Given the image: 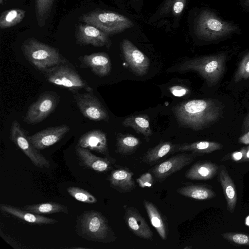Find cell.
<instances>
[{"label":"cell","mask_w":249,"mask_h":249,"mask_svg":"<svg viewBox=\"0 0 249 249\" xmlns=\"http://www.w3.org/2000/svg\"><path fill=\"white\" fill-rule=\"evenodd\" d=\"M173 112L180 126L198 131L215 123L223 111L220 103L207 99L180 103L173 107Z\"/></svg>","instance_id":"cell-1"},{"label":"cell","mask_w":249,"mask_h":249,"mask_svg":"<svg viewBox=\"0 0 249 249\" xmlns=\"http://www.w3.org/2000/svg\"><path fill=\"white\" fill-rule=\"evenodd\" d=\"M75 227L77 233L87 240L109 243L115 239L107 218L96 211H85L78 215Z\"/></svg>","instance_id":"cell-2"},{"label":"cell","mask_w":249,"mask_h":249,"mask_svg":"<svg viewBox=\"0 0 249 249\" xmlns=\"http://www.w3.org/2000/svg\"><path fill=\"white\" fill-rule=\"evenodd\" d=\"M227 55L221 53L190 59L174 68V71H193L197 72L209 86L215 85L225 71Z\"/></svg>","instance_id":"cell-3"},{"label":"cell","mask_w":249,"mask_h":249,"mask_svg":"<svg viewBox=\"0 0 249 249\" xmlns=\"http://www.w3.org/2000/svg\"><path fill=\"white\" fill-rule=\"evenodd\" d=\"M21 50L26 59L41 71L67 62L58 49L34 37L25 40Z\"/></svg>","instance_id":"cell-4"},{"label":"cell","mask_w":249,"mask_h":249,"mask_svg":"<svg viewBox=\"0 0 249 249\" xmlns=\"http://www.w3.org/2000/svg\"><path fill=\"white\" fill-rule=\"evenodd\" d=\"M79 20L97 27L108 36L121 33L133 25L132 21L124 15L99 10L83 14Z\"/></svg>","instance_id":"cell-5"},{"label":"cell","mask_w":249,"mask_h":249,"mask_svg":"<svg viewBox=\"0 0 249 249\" xmlns=\"http://www.w3.org/2000/svg\"><path fill=\"white\" fill-rule=\"evenodd\" d=\"M236 29L235 26L224 21L208 10L204 11L200 14L195 26L197 36L211 40L229 35Z\"/></svg>","instance_id":"cell-6"},{"label":"cell","mask_w":249,"mask_h":249,"mask_svg":"<svg viewBox=\"0 0 249 249\" xmlns=\"http://www.w3.org/2000/svg\"><path fill=\"white\" fill-rule=\"evenodd\" d=\"M43 72L47 81L53 85L65 87L71 91L82 89L87 92L93 90L76 71L66 64L54 66Z\"/></svg>","instance_id":"cell-7"},{"label":"cell","mask_w":249,"mask_h":249,"mask_svg":"<svg viewBox=\"0 0 249 249\" xmlns=\"http://www.w3.org/2000/svg\"><path fill=\"white\" fill-rule=\"evenodd\" d=\"M10 139L37 167L49 168L50 161L31 143L24 129L17 120H14L11 124Z\"/></svg>","instance_id":"cell-8"},{"label":"cell","mask_w":249,"mask_h":249,"mask_svg":"<svg viewBox=\"0 0 249 249\" xmlns=\"http://www.w3.org/2000/svg\"><path fill=\"white\" fill-rule=\"evenodd\" d=\"M58 101L59 96L56 93L44 92L29 107L23 121L29 124L42 122L54 111Z\"/></svg>","instance_id":"cell-9"},{"label":"cell","mask_w":249,"mask_h":249,"mask_svg":"<svg viewBox=\"0 0 249 249\" xmlns=\"http://www.w3.org/2000/svg\"><path fill=\"white\" fill-rule=\"evenodd\" d=\"M74 98L79 110L85 117L94 121H108L107 111L92 91L75 93Z\"/></svg>","instance_id":"cell-10"},{"label":"cell","mask_w":249,"mask_h":249,"mask_svg":"<svg viewBox=\"0 0 249 249\" xmlns=\"http://www.w3.org/2000/svg\"><path fill=\"white\" fill-rule=\"evenodd\" d=\"M198 155L194 153L178 154L156 164L149 171L155 178L161 182L174 173L190 164Z\"/></svg>","instance_id":"cell-11"},{"label":"cell","mask_w":249,"mask_h":249,"mask_svg":"<svg viewBox=\"0 0 249 249\" xmlns=\"http://www.w3.org/2000/svg\"><path fill=\"white\" fill-rule=\"evenodd\" d=\"M121 49L124 58L133 73L139 76L147 74L150 61L146 55L128 39L123 40Z\"/></svg>","instance_id":"cell-12"},{"label":"cell","mask_w":249,"mask_h":249,"mask_svg":"<svg viewBox=\"0 0 249 249\" xmlns=\"http://www.w3.org/2000/svg\"><path fill=\"white\" fill-rule=\"evenodd\" d=\"M75 37L76 43L80 45H91L95 47L110 46L108 35L88 23H79L76 26Z\"/></svg>","instance_id":"cell-13"},{"label":"cell","mask_w":249,"mask_h":249,"mask_svg":"<svg viewBox=\"0 0 249 249\" xmlns=\"http://www.w3.org/2000/svg\"><path fill=\"white\" fill-rule=\"evenodd\" d=\"M70 130L66 124L49 127L29 136L28 138L36 149L42 150L57 143Z\"/></svg>","instance_id":"cell-14"},{"label":"cell","mask_w":249,"mask_h":249,"mask_svg":"<svg viewBox=\"0 0 249 249\" xmlns=\"http://www.w3.org/2000/svg\"><path fill=\"white\" fill-rule=\"evenodd\" d=\"M76 154L81 165L93 171L105 172L110 169L115 160L112 158H102L93 154L89 149L78 144L75 147Z\"/></svg>","instance_id":"cell-15"},{"label":"cell","mask_w":249,"mask_h":249,"mask_svg":"<svg viewBox=\"0 0 249 249\" xmlns=\"http://www.w3.org/2000/svg\"><path fill=\"white\" fill-rule=\"evenodd\" d=\"M124 218L129 230L137 236L146 240L153 238V234L149 226L136 208H127Z\"/></svg>","instance_id":"cell-16"},{"label":"cell","mask_w":249,"mask_h":249,"mask_svg":"<svg viewBox=\"0 0 249 249\" xmlns=\"http://www.w3.org/2000/svg\"><path fill=\"white\" fill-rule=\"evenodd\" d=\"M81 66L88 68L95 75L103 77L108 75L111 70V63L108 55L104 52L86 54L80 58Z\"/></svg>","instance_id":"cell-17"},{"label":"cell","mask_w":249,"mask_h":249,"mask_svg":"<svg viewBox=\"0 0 249 249\" xmlns=\"http://www.w3.org/2000/svg\"><path fill=\"white\" fill-rule=\"evenodd\" d=\"M77 144L82 148L111 158L109 155L106 135L101 130H91L85 133L80 137Z\"/></svg>","instance_id":"cell-18"},{"label":"cell","mask_w":249,"mask_h":249,"mask_svg":"<svg viewBox=\"0 0 249 249\" xmlns=\"http://www.w3.org/2000/svg\"><path fill=\"white\" fill-rule=\"evenodd\" d=\"M2 212L26 222L34 224H53L58 221L41 215L36 214L12 205L1 204Z\"/></svg>","instance_id":"cell-19"},{"label":"cell","mask_w":249,"mask_h":249,"mask_svg":"<svg viewBox=\"0 0 249 249\" xmlns=\"http://www.w3.org/2000/svg\"><path fill=\"white\" fill-rule=\"evenodd\" d=\"M218 171V180L223 189L228 210L231 213H233L237 200V193L235 186L224 165L219 167Z\"/></svg>","instance_id":"cell-20"},{"label":"cell","mask_w":249,"mask_h":249,"mask_svg":"<svg viewBox=\"0 0 249 249\" xmlns=\"http://www.w3.org/2000/svg\"><path fill=\"white\" fill-rule=\"evenodd\" d=\"M133 173L127 168H119L111 172L108 177L110 186L121 193H128L136 187Z\"/></svg>","instance_id":"cell-21"},{"label":"cell","mask_w":249,"mask_h":249,"mask_svg":"<svg viewBox=\"0 0 249 249\" xmlns=\"http://www.w3.org/2000/svg\"><path fill=\"white\" fill-rule=\"evenodd\" d=\"M219 166L208 161H198L185 173L186 178L193 180H206L213 178L217 173Z\"/></svg>","instance_id":"cell-22"},{"label":"cell","mask_w":249,"mask_h":249,"mask_svg":"<svg viewBox=\"0 0 249 249\" xmlns=\"http://www.w3.org/2000/svg\"><path fill=\"white\" fill-rule=\"evenodd\" d=\"M143 203L152 226L155 229L160 238L163 240H166L168 233L166 217L151 202L144 199Z\"/></svg>","instance_id":"cell-23"},{"label":"cell","mask_w":249,"mask_h":249,"mask_svg":"<svg viewBox=\"0 0 249 249\" xmlns=\"http://www.w3.org/2000/svg\"><path fill=\"white\" fill-rule=\"evenodd\" d=\"M177 145L170 142H160L158 145L147 151L142 158V161L149 165L159 163L166 157L175 153Z\"/></svg>","instance_id":"cell-24"},{"label":"cell","mask_w":249,"mask_h":249,"mask_svg":"<svg viewBox=\"0 0 249 249\" xmlns=\"http://www.w3.org/2000/svg\"><path fill=\"white\" fill-rule=\"evenodd\" d=\"M179 195L196 200L212 199L216 196L210 186L205 184H191L182 186L177 190Z\"/></svg>","instance_id":"cell-25"},{"label":"cell","mask_w":249,"mask_h":249,"mask_svg":"<svg viewBox=\"0 0 249 249\" xmlns=\"http://www.w3.org/2000/svg\"><path fill=\"white\" fill-rule=\"evenodd\" d=\"M223 147L221 143L211 141H198L192 143L177 144L176 152H190L198 155L207 154L219 150Z\"/></svg>","instance_id":"cell-26"},{"label":"cell","mask_w":249,"mask_h":249,"mask_svg":"<svg viewBox=\"0 0 249 249\" xmlns=\"http://www.w3.org/2000/svg\"><path fill=\"white\" fill-rule=\"evenodd\" d=\"M125 127H130L138 133L143 135L146 139H149L152 135L147 114H139L129 116L122 122Z\"/></svg>","instance_id":"cell-27"},{"label":"cell","mask_w":249,"mask_h":249,"mask_svg":"<svg viewBox=\"0 0 249 249\" xmlns=\"http://www.w3.org/2000/svg\"><path fill=\"white\" fill-rule=\"evenodd\" d=\"M21 209L29 212L41 215L59 213H68V209L67 206L55 202L25 205L22 207Z\"/></svg>","instance_id":"cell-28"},{"label":"cell","mask_w":249,"mask_h":249,"mask_svg":"<svg viewBox=\"0 0 249 249\" xmlns=\"http://www.w3.org/2000/svg\"><path fill=\"white\" fill-rule=\"evenodd\" d=\"M140 144L139 139L130 134L118 133L116 137V151L124 155L133 154Z\"/></svg>","instance_id":"cell-29"},{"label":"cell","mask_w":249,"mask_h":249,"mask_svg":"<svg viewBox=\"0 0 249 249\" xmlns=\"http://www.w3.org/2000/svg\"><path fill=\"white\" fill-rule=\"evenodd\" d=\"M25 14V10L19 8L3 11L0 16V28H9L19 24L24 19Z\"/></svg>","instance_id":"cell-30"},{"label":"cell","mask_w":249,"mask_h":249,"mask_svg":"<svg viewBox=\"0 0 249 249\" xmlns=\"http://www.w3.org/2000/svg\"><path fill=\"white\" fill-rule=\"evenodd\" d=\"M55 0H35V14L38 25L43 27L50 15Z\"/></svg>","instance_id":"cell-31"},{"label":"cell","mask_w":249,"mask_h":249,"mask_svg":"<svg viewBox=\"0 0 249 249\" xmlns=\"http://www.w3.org/2000/svg\"><path fill=\"white\" fill-rule=\"evenodd\" d=\"M67 191L71 196L79 201L89 204L96 203L97 201L94 196L82 188L71 186L67 188Z\"/></svg>","instance_id":"cell-32"},{"label":"cell","mask_w":249,"mask_h":249,"mask_svg":"<svg viewBox=\"0 0 249 249\" xmlns=\"http://www.w3.org/2000/svg\"><path fill=\"white\" fill-rule=\"evenodd\" d=\"M186 0H166L160 10L161 14L171 12L174 16H179L183 11Z\"/></svg>","instance_id":"cell-33"},{"label":"cell","mask_w":249,"mask_h":249,"mask_svg":"<svg viewBox=\"0 0 249 249\" xmlns=\"http://www.w3.org/2000/svg\"><path fill=\"white\" fill-rule=\"evenodd\" d=\"M222 237L236 246L249 247V234L244 233L227 232L222 233Z\"/></svg>","instance_id":"cell-34"},{"label":"cell","mask_w":249,"mask_h":249,"mask_svg":"<svg viewBox=\"0 0 249 249\" xmlns=\"http://www.w3.org/2000/svg\"><path fill=\"white\" fill-rule=\"evenodd\" d=\"M249 78V52L244 56L236 71L234 80L238 82Z\"/></svg>","instance_id":"cell-35"},{"label":"cell","mask_w":249,"mask_h":249,"mask_svg":"<svg viewBox=\"0 0 249 249\" xmlns=\"http://www.w3.org/2000/svg\"><path fill=\"white\" fill-rule=\"evenodd\" d=\"M139 186L142 188L151 187L154 184V178L151 173L146 172L136 179Z\"/></svg>","instance_id":"cell-36"},{"label":"cell","mask_w":249,"mask_h":249,"mask_svg":"<svg viewBox=\"0 0 249 249\" xmlns=\"http://www.w3.org/2000/svg\"><path fill=\"white\" fill-rule=\"evenodd\" d=\"M170 92L175 96L182 97L189 93V89L183 86L176 85L170 87Z\"/></svg>","instance_id":"cell-37"},{"label":"cell","mask_w":249,"mask_h":249,"mask_svg":"<svg viewBox=\"0 0 249 249\" xmlns=\"http://www.w3.org/2000/svg\"><path fill=\"white\" fill-rule=\"evenodd\" d=\"M242 158L239 162L249 161V146L241 149Z\"/></svg>","instance_id":"cell-38"},{"label":"cell","mask_w":249,"mask_h":249,"mask_svg":"<svg viewBox=\"0 0 249 249\" xmlns=\"http://www.w3.org/2000/svg\"><path fill=\"white\" fill-rule=\"evenodd\" d=\"M238 141L239 142L245 144H249V131L241 136Z\"/></svg>","instance_id":"cell-39"},{"label":"cell","mask_w":249,"mask_h":249,"mask_svg":"<svg viewBox=\"0 0 249 249\" xmlns=\"http://www.w3.org/2000/svg\"><path fill=\"white\" fill-rule=\"evenodd\" d=\"M242 129L244 131H249V112L246 117L242 125Z\"/></svg>","instance_id":"cell-40"},{"label":"cell","mask_w":249,"mask_h":249,"mask_svg":"<svg viewBox=\"0 0 249 249\" xmlns=\"http://www.w3.org/2000/svg\"><path fill=\"white\" fill-rule=\"evenodd\" d=\"M5 0H0V5H3L4 3Z\"/></svg>","instance_id":"cell-41"},{"label":"cell","mask_w":249,"mask_h":249,"mask_svg":"<svg viewBox=\"0 0 249 249\" xmlns=\"http://www.w3.org/2000/svg\"><path fill=\"white\" fill-rule=\"evenodd\" d=\"M245 4L246 5L249 6V0H246L245 1Z\"/></svg>","instance_id":"cell-42"},{"label":"cell","mask_w":249,"mask_h":249,"mask_svg":"<svg viewBox=\"0 0 249 249\" xmlns=\"http://www.w3.org/2000/svg\"><path fill=\"white\" fill-rule=\"evenodd\" d=\"M5 1L7 0H5Z\"/></svg>","instance_id":"cell-43"}]
</instances>
